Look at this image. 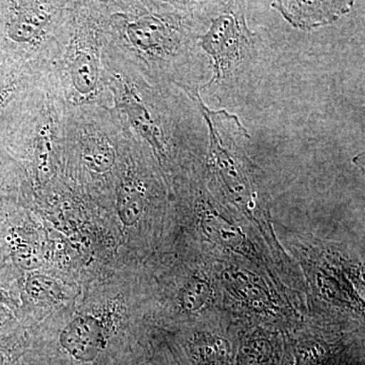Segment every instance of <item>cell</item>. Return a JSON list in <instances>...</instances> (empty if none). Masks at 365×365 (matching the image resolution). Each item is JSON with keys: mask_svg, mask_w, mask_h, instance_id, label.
Instances as JSON below:
<instances>
[{"mask_svg": "<svg viewBox=\"0 0 365 365\" xmlns=\"http://www.w3.org/2000/svg\"><path fill=\"white\" fill-rule=\"evenodd\" d=\"M247 34L248 31L244 21L235 18L222 16L213 24L205 36L204 46L206 51L212 54L215 58L217 78L242 56V50L248 43Z\"/></svg>", "mask_w": 365, "mask_h": 365, "instance_id": "cell-1", "label": "cell"}, {"mask_svg": "<svg viewBox=\"0 0 365 365\" xmlns=\"http://www.w3.org/2000/svg\"><path fill=\"white\" fill-rule=\"evenodd\" d=\"M59 343L76 361L91 364L104 350V331L100 321L93 317H78L63 329Z\"/></svg>", "mask_w": 365, "mask_h": 365, "instance_id": "cell-2", "label": "cell"}, {"mask_svg": "<svg viewBox=\"0 0 365 365\" xmlns=\"http://www.w3.org/2000/svg\"><path fill=\"white\" fill-rule=\"evenodd\" d=\"M352 2H300L287 1L274 4L294 26L312 28L325 25L351 6Z\"/></svg>", "mask_w": 365, "mask_h": 365, "instance_id": "cell-3", "label": "cell"}, {"mask_svg": "<svg viewBox=\"0 0 365 365\" xmlns=\"http://www.w3.org/2000/svg\"><path fill=\"white\" fill-rule=\"evenodd\" d=\"M48 21L49 14L42 4H21L14 9L9 19L7 35L14 42H31L43 33Z\"/></svg>", "mask_w": 365, "mask_h": 365, "instance_id": "cell-4", "label": "cell"}, {"mask_svg": "<svg viewBox=\"0 0 365 365\" xmlns=\"http://www.w3.org/2000/svg\"><path fill=\"white\" fill-rule=\"evenodd\" d=\"M127 33L132 44L140 51L150 54L163 51L170 38L169 30L165 24L160 19L151 16L131 21Z\"/></svg>", "mask_w": 365, "mask_h": 365, "instance_id": "cell-5", "label": "cell"}, {"mask_svg": "<svg viewBox=\"0 0 365 365\" xmlns=\"http://www.w3.org/2000/svg\"><path fill=\"white\" fill-rule=\"evenodd\" d=\"M71 76L74 88L81 95H90L98 85V63L95 50L78 47L71 56Z\"/></svg>", "mask_w": 365, "mask_h": 365, "instance_id": "cell-6", "label": "cell"}, {"mask_svg": "<svg viewBox=\"0 0 365 365\" xmlns=\"http://www.w3.org/2000/svg\"><path fill=\"white\" fill-rule=\"evenodd\" d=\"M145 206V189L134 177L126 178L117 196V211L125 225H133L143 215Z\"/></svg>", "mask_w": 365, "mask_h": 365, "instance_id": "cell-7", "label": "cell"}, {"mask_svg": "<svg viewBox=\"0 0 365 365\" xmlns=\"http://www.w3.org/2000/svg\"><path fill=\"white\" fill-rule=\"evenodd\" d=\"M122 102L126 109L125 111L130 117L131 122L137 130L150 141L153 148H158V153H165L162 132L153 118L151 117L148 108L141 103L135 93H130L129 91H127V93L123 95Z\"/></svg>", "mask_w": 365, "mask_h": 365, "instance_id": "cell-8", "label": "cell"}, {"mask_svg": "<svg viewBox=\"0 0 365 365\" xmlns=\"http://www.w3.org/2000/svg\"><path fill=\"white\" fill-rule=\"evenodd\" d=\"M81 153L83 163L97 173H105L111 169L116 158L109 139L101 134L86 137Z\"/></svg>", "mask_w": 365, "mask_h": 365, "instance_id": "cell-9", "label": "cell"}, {"mask_svg": "<svg viewBox=\"0 0 365 365\" xmlns=\"http://www.w3.org/2000/svg\"><path fill=\"white\" fill-rule=\"evenodd\" d=\"M202 227L205 235L217 244L237 247L242 242L240 230L230 225L227 220L220 217L217 212H205L202 217Z\"/></svg>", "mask_w": 365, "mask_h": 365, "instance_id": "cell-10", "label": "cell"}, {"mask_svg": "<svg viewBox=\"0 0 365 365\" xmlns=\"http://www.w3.org/2000/svg\"><path fill=\"white\" fill-rule=\"evenodd\" d=\"M26 292L31 299L45 304H54L63 299V292L58 283L47 276L29 277L26 282Z\"/></svg>", "mask_w": 365, "mask_h": 365, "instance_id": "cell-11", "label": "cell"}, {"mask_svg": "<svg viewBox=\"0 0 365 365\" xmlns=\"http://www.w3.org/2000/svg\"><path fill=\"white\" fill-rule=\"evenodd\" d=\"M210 297V287L205 281H190L182 289L180 302L182 307L189 312L197 311L202 307Z\"/></svg>", "mask_w": 365, "mask_h": 365, "instance_id": "cell-12", "label": "cell"}, {"mask_svg": "<svg viewBox=\"0 0 365 365\" xmlns=\"http://www.w3.org/2000/svg\"><path fill=\"white\" fill-rule=\"evenodd\" d=\"M11 257H13L14 263L25 270L39 268L42 263L37 250L30 246L19 245L18 247L13 249Z\"/></svg>", "mask_w": 365, "mask_h": 365, "instance_id": "cell-13", "label": "cell"}, {"mask_svg": "<svg viewBox=\"0 0 365 365\" xmlns=\"http://www.w3.org/2000/svg\"><path fill=\"white\" fill-rule=\"evenodd\" d=\"M11 91L9 90L0 91V110L4 107V103L6 102L7 98H9V93H11Z\"/></svg>", "mask_w": 365, "mask_h": 365, "instance_id": "cell-14", "label": "cell"}]
</instances>
